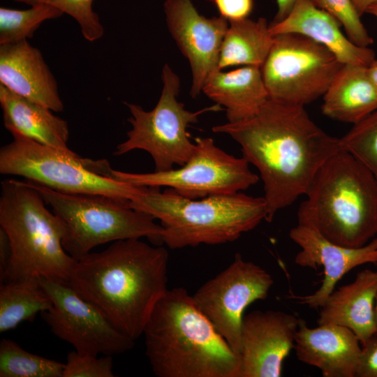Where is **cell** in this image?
Returning <instances> with one entry per match:
<instances>
[{
  "instance_id": "603a6c76",
  "label": "cell",
  "mask_w": 377,
  "mask_h": 377,
  "mask_svg": "<svg viewBox=\"0 0 377 377\" xmlns=\"http://www.w3.org/2000/svg\"><path fill=\"white\" fill-rule=\"evenodd\" d=\"M377 109V89L367 67L343 64L323 95L326 117L355 125Z\"/></svg>"
},
{
  "instance_id": "e575fe53",
  "label": "cell",
  "mask_w": 377,
  "mask_h": 377,
  "mask_svg": "<svg viewBox=\"0 0 377 377\" xmlns=\"http://www.w3.org/2000/svg\"><path fill=\"white\" fill-rule=\"evenodd\" d=\"M277 11L272 22L283 20L290 12L297 0H276Z\"/></svg>"
},
{
  "instance_id": "7a4b0ae2",
  "label": "cell",
  "mask_w": 377,
  "mask_h": 377,
  "mask_svg": "<svg viewBox=\"0 0 377 377\" xmlns=\"http://www.w3.org/2000/svg\"><path fill=\"white\" fill-rule=\"evenodd\" d=\"M168 252L140 239L113 242L76 260L68 283L135 341L167 291Z\"/></svg>"
},
{
  "instance_id": "f546056e",
  "label": "cell",
  "mask_w": 377,
  "mask_h": 377,
  "mask_svg": "<svg viewBox=\"0 0 377 377\" xmlns=\"http://www.w3.org/2000/svg\"><path fill=\"white\" fill-rule=\"evenodd\" d=\"M310 1L334 17L343 27L348 38L355 44L369 47L374 43L352 0Z\"/></svg>"
},
{
  "instance_id": "d4e9b609",
  "label": "cell",
  "mask_w": 377,
  "mask_h": 377,
  "mask_svg": "<svg viewBox=\"0 0 377 377\" xmlns=\"http://www.w3.org/2000/svg\"><path fill=\"white\" fill-rule=\"evenodd\" d=\"M52 305L40 279L1 283L0 332L15 329L24 321H32Z\"/></svg>"
},
{
  "instance_id": "9a60e30c",
  "label": "cell",
  "mask_w": 377,
  "mask_h": 377,
  "mask_svg": "<svg viewBox=\"0 0 377 377\" xmlns=\"http://www.w3.org/2000/svg\"><path fill=\"white\" fill-rule=\"evenodd\" d=\"M300 319L281 311H253L241 327L239 377H279L294 348Z\"/></svg>"
},
{
  "instance_id": "5bb4252c",
  "label": "cell",
  "mask_w": 377,
  "mask_h": 377,
  "mask_svg": "<svg viewBox=\"0 0 377 377\" xmlns=\"http://www.w3.org/2000/svg\"><path fill=\"white\" fill-rule=\"evenodd\" d=\"M167 27L192 73L190 94L197 97L208 76L218 69L220 51L229 22L221 16L206 17L191 0H165Z\"/></svg>"
},
{
  "instance_id": "d590c367",
  "label": "cell",
  "mask_w": 377,
  "mask_h": 377,
  "mask_svg": "<svg viewBox=\"0 0 377 377\" xmlns=\"http://www.w3.org/2000/svg\"><path fill=\"white\" fill-rule=\"evenodd\" d=\"M358 14L362 16L366 13L367 8L377 0H352Z\"/></svg>"
},
{
  "instance_id": "3957f363",
  "label": "cell",
  "mask_w": 377,
  "mask_h": 377,
  "mask_svg": "<svg viewBox=\"0 0 377 377\" xmlns=\"http://www.w3.org/2000/svg\"><path fill=\"white\" fill-rule=\"evenodd\" d=\"M142 334L158 377H239V356L184 288L167 290Z\"/></svg>"
},
{
  "instance_id": "1f68e13d",
  "label": "cell",
  "mask_w": 377,
  "mask_h": 377,
  "mask_svg": "<svg viewBox=\"0 0 377 377\" xmlns=\"http://www.w3.org/2000/svg\"><path fill=\"white\" fill-rule=\"evenodd\" d=\"M220 16L229 21L247 18L253 10V0H210Z\"/></svg>"
},
{
  "instance_id": "4fadbf2b",
  "label": "cell",
  "mask_w": 377,
  "mask_h": 377,
  "mask_svg": "<svg viewBox=\"0 0 377 377\" xmlns=\"http://www.w3.org/2000/svg\"><path fill=\"white\" fill-rule=\"evenodd\" d=\"M52 306L41 316L52 332L82 354L98 356L124 353L134 346L94 304L82 297L68 282L40 279Z\"/></svg>"
},
{
  "instance_id": "2e32d148",
  "label": "cell",
  "mask_w": 377,
  "mask_h": 377,
  "mask_svg": "<svg viewBox=\"0 0 377 377\" xmlns=\"http://www.w3.org/2000/svg\"><path fill=\"white\" fill-rule=\"evenodd\" d=\"M289 237L300 250L295 263L302 267L324 269L320 286L312 294L291 295L299 303L312 309L320 308L341 278L355 267L377 263V236L364 246H345L334 243L314 228L301 223L290 230Z\"/></svg>"
},
{
  "instance_id": "f35d334b",
  "label": "cell",
  "mask_w": 377,
  "mask_h": 377,
  "mask_svg": "<svg viewBox=\"0 0 377 377\" xmlns=\"http://www.w3.org/2000/svg\"><path fill=\"white\" fill-rule=\"evenodd\" d=\"M374 311H375V319H376V334L377 335V293H376V300H375Z\"/></svg>"
},
{
  "instance_id": "6da1fadb",
  "label": "cell",
  "mask_w": 377,
  "mask_h": 377,
  "mask_svg": "<svg viewBox=\"0 0 377 377\" xmlns=\"http://www.w3.org/2000/svg\"><path fill=\"white\" fill-rule=\"evenodd\" d=\"M212 131L230 135L240 145L242 157L258 170L267 222L306 195L323 165L343 149L341 138L320 128L304 106L271 98L251 117Z\"/></svg>"
},
{
  "instance_id": "f1b7e54d",
  "label": "cell",
  "mask_w": 377,
  "mask_h": 377,
  "mask_svg": "<svg viewBox=\"0 0 377 377\" xmlns=\"http://www.w3.org/2000/svg\"><path fill=\"white\" fill-rule=\"evenodd\" d=\"M30 6L47 3L71 16L78 23L84 38L93 42L101 38L104 28L98 14L93 9L94 0H14Z\"/></svg>"
},
{
  "instance_id": "7c38bea8",
  "label": "cell",
  "mask_w": 377,
  "mask_h": 377,
  "mask_svg": "<svg viewBox=\"0 0 377 377\" xmlns=\"http://www.w3.org/2000/svg\"><path fill=\"white\" fill-rule=\"evenodd\" d=\"M274 280L265 269L237 253L230 265L192 295L197 307L239 357L245 309L267 297Z\"/></svg>"
},
{
  "instance_id": "277c9868",
  "label": "cell",
  "mask_w": 377,
  "mask_h": 377,
  "mask_svg": "<svg viewBox=\"0 0 377 377\" xmlns=\"http://www.w3.org/2000/svg\"><path fill=\"white\" fill-rule=\"evenodd\" d=\"M306 195L298 223L349 247L377 236V179L348 151L340 150L323 165Z\"/></svg>"
},
{
  "instance_id": "4316f807",
  "label": "cell",
  "mask_w": 377,
  "mask_h": 377,
  "mask_svg": "<svg viewBox=\"0 0 377 377\" xmlns=\"http://www.w3.org/2000/svg\"><path fill=\"white\" fill-rule=\"evenodd\" d=\"M26 10L0 8V45L32 38L45 20L57 18L64 13L47 3H36Z\"/></svg>"
},
{
  "instance_id": "5b68a950",
  "label": "cell",
  "mask_w": 377,
  "mask_h": 377,
  "mask_svg": "<svg viewBox=\"0 0 377 377\" xmlns=\"http://www.w3.org/2000/svg\"><path fill=\"white\" fill-rule=\"evenodd\" d=\"M131 201L160 221L162 243L172 249L233 242L267 215L263 197L240 192L191 199L170 188L145 186Z\"/></svg>"
},
{
  "instance_id": "44dd1931",
  "label": "cell",
  "mask_w": 377,
  "mask_h": 377,
  "mask_svg": "<svg viewBox=\"0 0 377 377\" xmlns=\"http://www.w3.org/2000/svg\"><path fill=\"white\" fill-rule=\"evenodd\" d=\"M202 91L224 108L228 122L251 117L269 99L260 68L254 66L228 72L217 69L208 76Z\"/></svg>"
},
{
  "instance_id": "8d00e7d4",
  "label": "cell",
  "mask_w": 377,
  "mask_h": 377,
  "mask_svg": "<svg viewBox=\"0 0 377 377\" xmlns=\"http://www.w3.org/2000/svg\"><path fill=\"white\" fill-rule=\"evenodd\" d=\"M369 77L377 89V59L367 67Z\"/></svg>"
},
{
  "instance_id": "ffe728a7",
  "label": "cell",
  "mask_w": 377,
  "mask_h": 377,
  "mask_svg": "<svg viewBox=\"0 0 377 377\" xmlns=\"http://www.w3.org/2000/svg\"><path fill=\"white\" fill-rule=\"evenodd\" d=\"M376 293L377 271L359 272L352 282L329 295L320 307L318 324L346 327L354 332L361 345L365 343L376 333Z\"/></svg>"
},
{
  "instance_id": "d6a6232c",
  "label": "cell",
  "mask_w": 377,
  "mask_h": 377,
  "mask_svg": "<svg viewBox=\"0 0 377 377\" xmlns=\"http://www.w3.org/2000/svg\"><path fill=\"white\" fill-rule=\"evenodd\" d=\"M356 377H377V335L362 345Z\"/></svg>"
},
{
  "instance_id": "4dcf8cb0",
  "label": "cell",
  "mask_w": 377,
  "mask_h": 377,
  "mask_svg": "<svg viewBox=\"0 0 377 377\" xmlns=\"http://www.w3.org/2000/svg\"><path fill=\"white\" fill-rule=\"evenodd\" d=\"M112 355L98 356L69 353L62 377H114Z\"/></svg>"
},
{
  "instance_id": "8992f818",
  "label": "cell",
  "mask_w": 377,
  "mask_h": 377,
  "mask_svg": "<svg viewBox=\"0 0 377 377\" xmlns=\"http://www.w3.org/2000/svg\"><path fill=\"white\" fill-rule=\"evenodd\" d=\"M26 181L1 182L0 226L11 249L1 283L34 279L68 282L76 260L64 249V222Z\"/></svg>"
},
{
  "instance_id": "74e56055",
  "label": "cell",
  "mask_w": 377,
  "mask_h": 377,
  "mask_svg": "<svg viewBox=\"0 0 377 377\" xmlns=\"http://www.w3.org/2000/svg\"><path fill=\"white\" fill-rule=\"evenodd\" d=\"M366 13H369L377 17V1L367 8Z\"/></svg>"
},
{
  "instance_id": "9c48e42d",
  "label": "cell",
  "mask_w": 377,
  "mask_h": 377,
  "mask_svg": "<svg viewBox=\"0 0 377 377\" xmlns=\"http://www.w3.org/2000/svg\"><path fill=\"white\" fill-rule=\"evenodd\" d=\"M162 80L161 96L151 110L125 103L131 115L128 121L132 128L114 153L121 156L135 149L146 151L151 156L156 172L184 165L195 149L187 131L189 124L198 122V117L204 112L222 110L217 104L196 112L186 110L184 104L177 101L179 78L168 64L163 68Z\"/></svg>"
},
{
  "instance_id": "52a82bcc",
  "label": "cell",
  "mask_w": 377,
  "mask_h": 377,
  "mask_svg": "<svg viewBox=\"0 0 377 377\" xmlns=\"http://www.w3.org/2000/svg\"><path fill=\"white\" fill-rule=\"evenodd\" d=\"M64 222L62 244L75 260L97 246L128 239L147 238L161 245L163 228L151 214L132 207L130 200L99 194L66 193L26 181Z\"/></svg>"
},
{
  "instance_id": "cb8c5ba5",
  "label": "cell",
  "mask_w": 377,
  "mask_h": 377,
  "mask_svg": "<svg viewBox=\"0 0 377 377\" xmlns=\"http://www.w3.org/2000/svg\"><path fill=\"white\" fill-rule=\"evenodd\" d=\"M219 59L218 69L237 66L261 67L273 44L266 19L229 21Z\"/></svg>"
},
{
  "instance_id": "836d02e7",
  "label": "cell",
  "mask_w": 377,
  "mask_h": 377,
  "mask_svg": "<svg viewBox=\"0 0 377 377\" xmlns=\"http://www.w3.org/2000/svg\"><path fill=\"white\" fill-rule=\"evenodd\" d=\"M10 256L11 249L8 237L5 231L0 228V276L7 268Z\"/></svg>"
},
{
  "instance_id": "ac0fdd59",
  "label": "cell",
  "mask_w": 377,
  "mask_h": 377,
  "mask_svg": "<svg viewBox=\"0 0 377 377\" xmlns=\"http://www.w3.org/2000/svg\"><path fill=\"white\" fill-rule=\"evenodd\" d=\"M0 84L53 112L64 110L54 75L27 40L0 45Z\"/></svg>"
},
{
  "instance_id": "d6986e66",
  "label": "cell",
  "mask_w": 377,
  "mask_h": 377,
  "mask_svg": "<svg viewBox=\"0 0 377 377\" xmlns=\"http://www.w3.org/2000/svg\"><path fill=\"white\" fill-rule=\"evenodd\" d=\"M340 23L331 15L317 7L310 0H297L283 20L269 24L271 34L303 35L331 51L343 64L368 67L376 59L369 47L352 42L341 31Z\"/></svg>"
},
{
  "instance_id": "8fae6325",
  "label": "cell",
  "mask_w": 377,
  "mask_h": 377,
  "mask_svg": "<svg viewBox=\"0 0 377 377\" xmlns=\"http://www.w3.org/2000/svg\"><path fill=\"white\" fill-rule=\"evenodd\" d=\"M109 175L135 186L170 188L191 199L237 193L259 181L258 175L250 170L249 163L244 157L226 153L211 138H196L193 154L177 169L134 173L111 168Z\"/></svg>"
},
{
  "instance_id": "ba28073f",
  "label": "cell",
  "mask_w": 377,
  "mask_h": 377,
  "mask_svg": "<svg viewBox=\"0 0 377 377\" xmlns=\"http://www.w3.org/2000/svg\"><path fill=\"white\" fill-rule=\"evenodd\" d=\"M0 149V173L22 177L57 191L99 194L132 200L145 186H135L104 175L106 160L83 158L13 132Z\"/></svg>"
},
{
  "instance_id": "83f0119b",
  "label": "cell",
  "mask_w": 377,
  "mask_h": 377,
  "mask_svg": "<svg viewBox=\"0 0 377 377\" xmlns=\"http://www.w3.org/2000/svg\"><path fill=\"white\" fill-rule=\"evenodd\" d=\"M341 141L343 149L360 161L377 179V109L353 125Z\"/></svg>"
},
{
  "instance_id": "30bf717a",
  "label": "cell",
  "mask_w": 377,
  "mask_h": 377,
  "mask_svg": "<svg viewBox=\"0 0 377 377\" xmlns=\"http://www.w3.org/2000/svg\"><path fill=\"white\" fill-rule=\"evenodd\" d=\"M343 65L308 37L283 34L274 36L260 71L269 98L304 106L323 96Z\"/></svg>"
},
{
  "instance_id": "484cf974",
  "label": "cell",
  "mask_w": 377,
  "mask_h": 377,
  "mask_svg": "<svg viewBox=\"0 0 377 377\" xmlns=\"http://www.w3.org/2000/svg\"><path fill=\"white\" fill-rule=\"evenodd\" d=\"M65 363L31 353L15 341L0 342V377H62Z\"/></svg>"
},
{
  "instance_id": "e0dca14e",
  "label": "cell",
  "mask_w": 377,
  "mask_h": 377,
  "mask_svg": "<svg viewBox=\"0 0 377 377\" xmlns=\"http://www.w3.org/2000/svg\"><path fill=\"white\" fill-rule=\"evenodd\" d=\"M293 348L300 361L318 369L324 377H356L362 345L346 327L311 328L300 319Z\"/></svg>"
},
{
  "instance_id": "7402d4cb",
  "label": "cell",
  "mask_w": 377,
  "mask_h": 377,
  "mask_svg": "<svg viewBox=\"0 0 377 377\" xmlns=\"http://www.w3.org/2000/svg\"><path fill=\"white\" fill-rule=\"evenodd\" d=\"M5 128L45 145L70 150L68 123L49 108L15 94L0 84Z\"/></svg>"
}]
</instances>
